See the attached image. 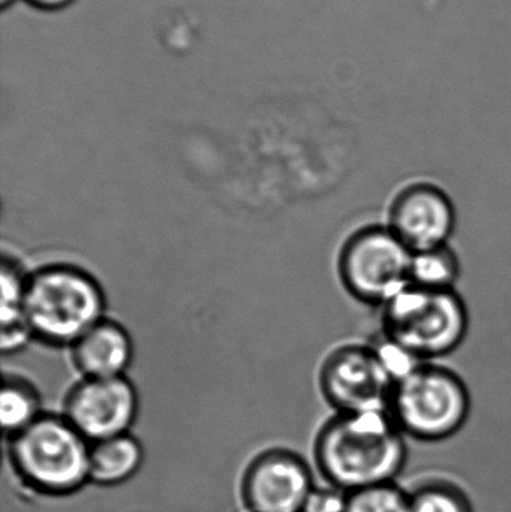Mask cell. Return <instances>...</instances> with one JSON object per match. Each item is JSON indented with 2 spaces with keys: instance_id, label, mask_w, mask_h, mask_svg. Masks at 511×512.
<instances>
[{
  "instance_id": "1",
  "label": "cell",
  "mask_w": 511,
  "mask_h": 512,
  "mask_svg": "<svg viewBox=\"0 0 511 512\" xmlns=\"http://www.w3.org/2000/svg\"><path fill=\"white\" fill-rule=\"evenodd\" d=\"M407 460V436L389 412L335 414L315 436V468L342 492L395 483Z\"/></svg>"
},
{
  "instance_id": "2",
  "label": "cell",
  "mask_w": 511,
  "mask_h": 512,
  "mask_svg": "<svg viewBox=\"0 0 511 512\" xmlns=\"http://www.w3.org/2000/svg\"><path fill=\"white\" fill-rule=\"evenodd\" d=\"M24 315L35 340L71 348L107 318V295L86 268L51 262L30 271Z\"/></svg>"
},
{
  "instance_id": "3",
  "label": "cell",
  "mask_w": 511,
  "mask_h": 512,
  "mask_svg": "<svg viewBox=\"0 0 511 512\" xmlns=\"http://www.w3.org/2000/svg\"><path fill=\"white\" fill-rule=\"evenodd\" d=\"M8 441V459L26 489L66 498L90 483V442L63 417L44 412Z\"/></svg>"
},
{
  "instance_id": "4",
  "label": "cell",
  "mask_w": 511,
  "mask_h": 512,
  "mask_svg": "<svg viewBox=\"0 0 511 512\" xmlns=\"http://www.w3.org/2000/svg\"><path fill=\"white\" fill-rule=\"evenodd\" d=\"M381 309L383 339L416 361L449 357L470 331V312L458 289L410 283Z\"/></svg>"
},
{
  "instance_id": "5",
  "label": "cell",
  "mask_w": 511,
  "mask_h": 512,
  "mask_svg": "<svg viewBox=\"0 0 511 512\" xmlns=\"http://www.w3.org/2000/svg\"><path fill=\"white\" fill-rule=\"evenodd\" d=\"M473 411L468 385L461 375L437 361H423L399 376L389 414L407 438L443 442L458 435Z\"/></svg>"
},
{
  "instance_id": "6",
  "label": "cell",
  "mask_w": 511,
  "mask_h": 512,
  "mask_svg": "<svg viewBox=\"0 0 511 512\" xmlns=\"http://www.w3.org/2000/svg\"><path fill=\"white\" fill-rule=\"evenodd\" d=\"M411 256L413 252L387 225H366L342 245L338 277L351 297L383 307L410 285Z\"/></svg>"
},
{
  "instance_id": "7",
  "label": "cell",
  "mask_w": 511,
  "mask_h": 512,
  "mask_svg": "<svg viewBox=\"0 0 511 512\" xmlns=\"http://www.w3.org/2000/svg\"><path fill=\"white\" fill-rule=\"evenodd\" d=\"M396 376L374 345H342L320 367L318 385L335 414L389 412Z\"/></svg>"
},
{
  "instance_id": "8",
  "label": "cell",
  "mask_w": 511,
  "mask_h": 512,
  "mask_svg": "<svg viewBox=\"0 0 511 512\" xmlns=\"http://www.w3.org/2000/svg\"><path fill=\"white\" fill-rule=\"evenodd\" d=\"M138 414L140 394L128 376L81 378L63 400V417L90 444L131 433Z\"/></svg>"
},
{
  "instance_id": "9",
  "label": "cell",
  "mask_w": 511,
  "mask_h": 512,
  "mask_svg": "<svg viewBox=\"0 0 511 512\" xmlns=\"http://www.w3.org/2000/svg\"><path fill=\"white\" fill-rule=\"evenodd\" d=\"M315 487L308 460L275 447L248 463L240 480V498L249 512H303Z\"/></svg>"
},
{
  "instance_id": "10",
  "label": "cell",
  "mask_w": 511,
  "mask_h": 512,
  "mask_svg": "<svg viewBox=\"0 0 511 512\" xmlns=\"http://www.w3.org/2000/svg\"><path fill=\"white\" fill-rule=\"evenodd\" d=\"M456 222L450 195L435 183L416 182L393 198L386 225L411 252H420L450 245Z\"/></svg>"
},
{
  "instance_id": "11",
  "label": "cell",
  "mask_w": 511,
  "mask_h": 512,
  "mask_svg": "<svg viewBox=\"0 0 511 512\" xmlns=\"http://www.w3.org/2000/svg\"><path fill=\"white\" fill-rule=\"evenodd\" d=\"M69 349L72 364L81 378H122L134 363L135 343L131 333L108 316Z\"/></svg>"
},
{
  "instance_id": "12",
  "label": "cell",
  "mask_w": 511,
  "mask_h": 512,
  "mask_svg": "<svg viewBox=\"0 0 511 512\" xmlns=\"http://www.w3.org/2000/svg\"><path fill=\"white\" fill-rule=\"evenodd\" d=\"M146 451L131 433L90 445V483L116 487L128 483L143 468Z\"/></svg>"
},
{
  "instance_id": "13",
  "label": "cell",
  "mask_w": 511,
  "mask_h": 512,
  "mask_svg": "<svg viewBox=\"0 0 511 512\" xmlns=\"http://www.w3.org/2000/svg\"><path fill=\"white\" fill-rule=\"evenodd\" d=\"M42 414V396L32 381L15 373L3 376L0 424L6 439L35 423Z\"/></svg>"
},
{
  "instance_id": "14",
  "label": "cell",
  "mask_w": 511,
  "mask_h": 512,
  "mask_svg": "<svg viewBox=\"0 0 511 512\" xmlns=\"http://www.w3.org/2000/svg\"><path fill=\"white\" fill-rule=\"evenodd\" d=\"M461 273V259L450 245L413 252L411 256V285L434 289H456Z\"/></svg>"
},
{
  "instance_id": "15",
  "label": "cell",
  "mask_w": 511,
  "mask_h": 512,
  "mask_svg": "<svg viewBox=\"0 0 511 512\" xmlns=\"http://www.w3.org/2000/svg\"><path fill=\"white\" fill-rule=\"evenodd\" d=\"M407 492L408 512H474L470 495L447 478H425Z\"/></svg>"
},
{
  "instance_id": "16",
  "label": "cell",
  "mask_w": 511,
  "mask_h": 512,
  "mask_svg": "<svg viewBox=\"0 0 511 512\" xmlns=\"http://www.w3.org/2000/svg\"><path fill=\"white\" fill-rule=\"evenodd\" d=\"M30 271L15 255L3 254L0 264V285H2V330L3 328L27 325L26 306L27 283Z\"/></svg>"
},
{
  "instance_id": "17",
  "label": "cell",
  "mask_w": 511,
  "mask_h": 512,
  "mask_svg": "<svg viewBox=\"0 0 511 512\" xmlns=\"http://www.w3.org/2000/svg\"><path fill=\"white\" fill-rule=\"evenodd\" d=\"M344 512H408V492L398 483L377 484L347 493Z\"/></svg>"
},
{
  "instance_id": "18",
  "label": "cell",
  "mask_w": 511,
  "mask_h": 512,
  "mask_svg": "<svg viewBox=\"0 0 511 512\" xmlns=\"http://www.w3.org/2000/svg\"><path fill=\"white\" fill-rule=\"evenodd\" d=\"M345 501L347 492H342L329 484L327 487H315L303 512H344Z\"/></svg>"
},
{
  "instance_id": "19",
  "label": "cell",
  "mask_w": 511,
  "mask_h": 512,
  "mask_svg": "<svg viewBox=\"0 0 511 512\" xmlns=\"http://www.w3.org/2000/svg\"><path fill=\"white\" fill-rule=\"evenodd\" d=\"M35 340L29 325H18V327L3 328L0 336V346L3 355L20 354L29 343Z\"/></svg>"
},
{
  "instance_id": "20",
  "label": "cell",
  "mask_w": 511,
  "mask_h": 512,
  "mask_svg": "<svg viewBox=\"0 0 511 512\" xmlns=\"http://www.w3.org/2000/svg\"><path fill=\"white\" fill-rule=\"evenodd\" d=\"M32 5L38 6L41 9H60L68 6L69 3L74 2V0H29Z\"/></svg>"
},
{
  "instance_id": "21",
  "label": "cell",
  "mask_w": 511,
  "mask_h": 512,
  "mask_svg": "<svg viewBox=\"0 0 511 512\" xmlns=\"http://www.w3.org/2000/svg\"><path fill=\"white\" fill-rule=\"evenodd\" d=\"M8 2H9V0H2V5L3 6L8 5Z\"/></svg>"
}]
</instances>
